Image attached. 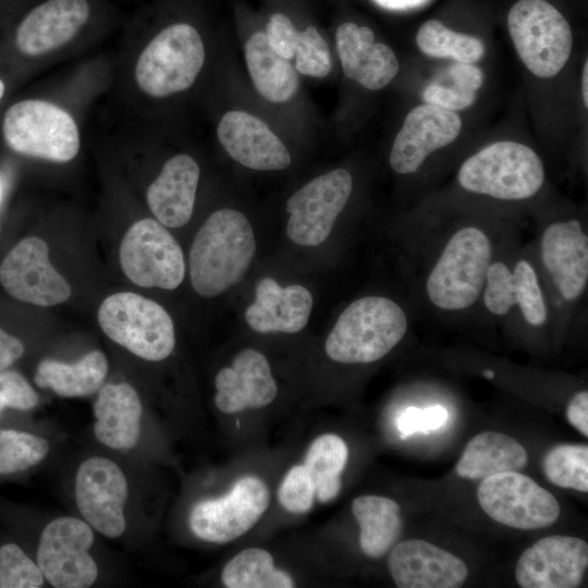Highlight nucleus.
Wrapping results in <instances>:
<instances>
[{
	"mask_svg": "<svg viewBox=\"0 0 588 588\" xmlns=\"http://www.w3.org/2000/svg\"><path fill=\"white\" fill-rule=\"evenodd\" d=\"M256 252L253 228L234 209L215 211L196 233L189 250V278L194 291L215 297L238 283Z\"/></svg>",
	"mask_w": 588,
	"mask_h": 588,
	"instance_id": "1",
	"label": "nucleus"
},
{
	"mask_svg": "<svg viewBox=\"0 0 588 588\" xmlns=\"http://www.w3.org/2000/svg\"><path fill=\"white\" fill-rule=\"evenodd\" d=\"M407 329V316L397 303L384 296H364L341 313L324 350L336 363L369 364L389 354Z\"/></svg>",
	"mask_w": 588,
	"mask_h": 588,
	"instance_id": "2",
	"label": "nucleus"
},
{
	"mask_svg": "<svg viewBox=\"0 0 588 588\" xmlns=\"http://www.w3.org/2000/svg\"><path fill=\"white\" fill-rule=\"evenodd\" d=\"M492 261L489 235L475 225L456 230L442 247L426 280L430 303L444 311L471 307L481 296Z\"/></svg>",
	"mask_w": 588,
	"mask_h": 588,
	"instance_id": "3",
	"label": "nucleus"
},
{
	"mask_svg": "<svg viewBox=\"0 0 588 588\" xmlns=\"http://www.w3.org/2000/svg\"><path fill=\"white\" fill-rule=\"evenodd\" d=\"M206 58L198 30L188 23H174L158 32L138 52L133 82L143 95L167 98L189 88Z\"/></svg>",
	"mask_w": 588,
	"mask_h": 588,
	"instance_id": "4",
	"label": "nucleus"
},
{
	"mask_svg": "<svg viewBox=\"0 0 588 588\" xmlns=\"http://www.w3.org/2000/svg\"><path fill=\"white\" fill-rule=\"evenodd\" d=\"M0 128L5 146L21 156L65 163L81 149V132L73 115L45 99L25 98L11 103Z\"/></svg>",
	"mask_w": 588,
	"mask_h": 588,
	"instance_id": "5",
	"label": "nucleus"
},
{
	"mask_svg": "<svg viewBox=\"0 0 588 588\" xmlns=\"http://www.w3.org/2000/svg\"><path fill=\"white\" fill-rule=\"evenodd\" d=\"M460 185L471 193L502 200H523L539 192L543 164L530 147L511 140L480 149L461 166Z\"/></svg>",
	"mask_w": 588,
	"mask_h": 588,
	"instance_id": "6",
	"label": "nucleus"
},
{
	"mask_svg": "<svg viewBox=\"0 0 588 588\" xmlns=\"http://www.w3.org/2000/svg\"><path fill=\"white\" fill-rule=\"evenodd\" d=\"M98 323L114 343L146 360H163L174 350L172 318L157 302L133 292L108 296L99 306Z\"/></svg>",
	"mask_w": 588,
	"mask_h": 588,
	"instance_id": "7",
	"label": "nucleus"
},
{
	"mask_svg": "<svg viewBox=\"0 0 588 588\" xmlns=\"http://www.w3.org/2000/svg\"><path fill=\"white\" fill-rule=\"evenodd\" d=\"M507 27L525 66L536 76L550 78L566 64L572 47L571 26L546 0H518L507 14Z\"/></svg>",
	"mask_w": 588,
	"mask_h": 588,
	"instance_id": "8",
	"label": "nucleus"
},
{
	"mask_svg": "<svg viewBox=\"0 0 588 588\" xmlns=\"http://www.w3.org/2000/svg\"><path fill=\"white\" fill-rule=\"evenodd\" d=\"M90 14L88 0H45L36 4L10 32L5 60L29 62L53 56L78 37Z\"/></svg>",
	"mask_w": 588,
	"mask_h": 588,
	"instance_id": "9",
	"label": "nucleus"
},
{
	"mask_svg": "<svg viewBox=\"0 0 588 588\" xmlns=\"http://www.w3.org/2000/svg\"><path fill=\"white\" fill-rule=\"evenodd\" d=\"M126 278L142 287L174 290L185 277L180 244L158 220L144 218L124 234L119 252Z\"/></svg>",
	"mask_w": 588,
	"mask_h": 588,
	"instance_id": "10",
	"label": "nucleus"
},
{
	"mask_svg": "<svg viewBox=\"0 0 588 588\" xmlns=\"http://www.w3.org/2000/svg\"><path fill=\"white\" fill-rule=\"evenodd\" d=\"M477 500L493 520L515 529H541L560 516L555 497L519 471H505L481 479Z\"/></svg>",
	"mask_w": 588,
	"mask_h": 588,
	"instance_id": "11",
	"label": "nucleus"
},
{
	"mask_svg": "<svg viewBox=\"0 0 588 588\" xmlns=\"http://www.w3.org/2000/svg\"><path fill=\"white\" fill-rule=\"evenodd\" d=\"M93 528L73 516H61L46 525L37 548V565L56 588H87L98 578V566L89 550Z\"/></svg>",
	"mask_w": 588,
	"mask_h": 588,
	"instance_id": "12",
	"label": "nucleus"
},
{
	"mask_svg": "<svg viewBox=\"0 0 588 588\" xmlns=\"http://www.w3.org/2000/svg\"><path fill=\"white\" fill-rule=\"evenodd\" d=\"M269 502L266 482L256 476H244L224 495L196 503L189 513V527L204 541L228 543L250 530Z\"/></svg>",
	"mask_w": 588,
	"mask_h": 588,
	"instance_id": "13",
	"label": "nucleus"
},
{
	"mask_svg": "<svg viewBox=\"0 0 588 588\" xmlns=\"http://www.w3.org/2000/svg\"><path fill=\"white\" fill-rule=\"evenodd\" d=\"M353 179L345 169L315 177L286 201L290 213L286 234L295 244L317 246L330 235L338 216L346 206Z\"/></svg>",
	"mask_w": 588,
	"mask_h": 588,
	"instance_id": "14",
	"label": "nucleus"
},
{
	"mask_svg": "<svg viewBox=\"0 0 588 588\" xmlns=\"http://www.w3.org/2000/svg\"><path fill=\"white\" fill-rule=\"evenodd\" d=\"M127 494L126 477L113 461L93 456L81 463L75 477V500L93 529L107 538L122 536Z\"/></svg>",
	"mask_w": 588,
	"mask_h": 588,
	"instance_id": "15",
	"label": "nucleus"
},
{
	"mask_svg": "<svg viewBox=\"0 0 588 588\" xmlns=\"http://www.w3.org/2000/svg\"><path fill=\"white\" fill-rule=\"evenodd\" d=\"M0 282L17 301L40 307L66 302L72 290L49 258L47 243L37 236L20 241L0 265Z\"/></svg>",
	"mask_w": 588,
	"mask_h": 588,
	"instance_id": "16",
	"label": "nucleus"
},
{
	"mask_svg": "<svg viewBox=\"0 0 588 588\" xmlns=\"http://www.w3.org/2000/svg\"><path fill=\"white\" fill-rule=\"evenodd\" d=\"M588 566L587 542L577 537L549 536L517 560L515 579L523 588L578 587Z\"/></svg>",
	"mask_w": 588,
	"mask_h": 588,
	"instance_id": "17",
	"label": "nucleus"
},
{
	"mask_svg": "<svg viewBox=\"0 0 588 588\" xmlns=\"http://www.w3.org/2000/svg\"><path fill=\"white\" fill-rule=\"evenodd\" d=\"M481 295L485 307L494 316H505L516 307L532 327H541L548 321L549 308L538 273L525 258L512 265L492 260Z\"/></svg>",
	"mask_w": 588,
	"mask_h": 588,
	"instance_id": "18",
	"label": "nucleus"
},
{
	"mask_svg": "<svg viewBox=\"0 0 588 588\" xmlns=\"http://www.w3.org/2000/svg\"><path fill=\"white\" fill-rule=\"evenodd\" d=\"M461 130L462 120L455 111L429 103L413 108L393 142L391 168L400 174L416 172L431 152L453 143Z\"/></svg>",
	"mask_w": 588,
	"mask_h": 588,
	"instance_id": "19",
	"label": "nucleus"
},
{
	"mask_svg": "<svg viewBox=\"0 0 588 588\" xmlns=\"http://www.w3.org/2000/svg\"><path fill=\"white\" fill-rule=\"evenodd\" d=\"M540 258L562 299L576 302L588 282V235L576 219L554 221L540 238Z\"/></svg>",
	"mask_w": 588,
	"mask_h": 588,
	"instance_id": "20",
	"label": "nucleus"
},
{
	"mask_svg": "<svg viewBox=\"0 0 588 588\" xmlns=\"http://www.w3.org/2000/svg\"><path fill=\"white\" fill-rule=\"evenodd\" d=\"M388 567L399 588H457L468 576L463 560L422 539L397 543L389 555Z\"/></svg>",
	"mask_w": 588,
	"mask_h": 588,
	"instance_id": "21",
	"label": "nucleus"
},
{
	"mask_svg": "<svg viewBox=\"0 0 588 588\" xmlns=\"http://www.w3.org/2000/svg\"><path fill=\"white\" fill-rule=\"evenodd\" d=\"M219 142L238 163L253 170H283L291 156L281 139L261 119L240 110L226 112L217 127Z\"/></svg>",
	"mask_w": 588,
	"mask_h": 588,
	"instance_id": "22",
	"label": "nucleus"
},
{
	"mask_svg": "<svg viewBox=\"0 0 588 588\" xmlns=\"http://www.w3.org/2000/svg\"><path fill=\"white\" fill-rule=\"evenodd\" d=\"M215 385L216 406L224 414L267 406L278 393L268 359L254 348L241 351L230 367L220 369Z\"/></svg>",
	"mask_w": 588,
	"mask_h": 588,
	"instance_id": "23",
	"label": "nucleus"
},
{
	"mask_svg": "<svg viewBox=\"0 0 588 588\" xmlns=\"http://www.w3.org/2000/svg\"><path fill=\"white\" fill-rule=\"evenodd\" d=\"M335 44L344 75L367 89L383 88L399 72L393 50L376 41L367 26L353 22L341 24L335 32Z\"/></svg>",
	"mask_w": 588,
	"mask_h": 588,
	"instance_id": "24",
	"label": "nucleus"
},
{
	"mask_svg": "<svg viewBox=\"0 0 588 588\" xmlns=\"http://www.w3.org/2000/svg\"><path fill=\"white\" fill-rule=\"evenodd\" d=\"M311 309L313 296L305 286L283 287L266 277L256 284L255 301L246 308L245 320L259 333H296L307 324Z\"/></svg>",
	"mask_w": 588,
	"mask_h": 588,
	"instance_id": "25",
	"label": "nucleus"
},
{
	"mask_svg": "<svg viewBox=\"0 0 588 588\" xmlns=\"http://www.w3.org/2000/svg\"><path fill=\"white\" fill-rule=\"evenodd\" d=\"M200 170L186 154L168 159L149 184L146 200L151 213L167 228L185 225L194 210Z\"/></svg>",
	"mask_w": 588,
	"mask_h": 588,
	"instance_id": "26",
	"label": "nucleus"
},
{
	"mask_svg": "<svg viewBox=\"0 0 588 588\" xmlns=\"http://www.w3.org/2000/svg\"><path fill=\"white\" fill-rule=\"evenodd\" d=\"M143 406L138 393L128 383L100 387L94 403V433L112 450H130L140 437Z\"/></svg>",
	"mask_w": 588,
	"mask_h": 588,
	"instance_id": "27",
	"label": "nucleus"
},
{
	"mask_svg": "<svg viewBox=\"0 0 588 588\" xmlns=\"http://www.w3.org/2000/svg\"><path fill=\"white\" fill-rule=\"evenodd\" d=\"M527 462L525 448L515 439L485 431L467 443L455 471L462 478L481 480L500 473L522 470Z\"/></svg>",
	"mask_w": 588,
	"mask_h": 588,
	"instance_id": "28",
	"label": "nucleus"
},
{
	"mask_svg": "<svg viewBox=\"0 0 588 588\" xmlns=\"http://www.w3.org/2000/svg\"><path fill=\"white\" fill-rule=\"evenodd\" d=\"M245 61L254 86L266 100L281 103L296 94V70L271 48L264 32H257L247 39Z\"/></svg>",
	"mask_w": 588,
	"mask_h": 588,
	"instance_id": "29",
	"label": "nucleus"
},
{
	"mask_svg": "<svg viewBox=\"0 0 588 588\" xmlns=\"http://www.w3.org/2000/svg\"><path fill=\"white\" fill-rule=\"evenodd\" d=\"M108 360L100 351L87 353L73 364L56 359L41 360L35 372V383L62 397L89 395L100 389L108 373Z\"/></svg>",
	"mask_w": 588,
	"mask_h": 588,
	"instance_id": "30",
	"label": "nucleus"
},
{
	"mask_svg": "<svg viewBox=\"0 0 588 588\" xmlns=\"http://www.w3.org/2000/svg\"><path fill=\"white\" fill-rule=\"evenodd\" d=\"M352 513L359 525V544L372 559L384 555L402 531L400 505L381 495H360L352 503Z\"/></svg>",
	"mask_w": 588,
	"mask_h": 588,
	"instance_id": "31",
	"label": "nucleus"
},
{
	"mask_svg": "<svg viewBox=\"0 0 588 588\" xmlns=\"http://www.w3.org/2000/svg\"><path fill=\"white\" fill-rule=\"evenodd\" d=\"M348 460L345 441L333 433L316 438L309 445L304 466L309 471L316 488V499L329 503L341 492V474Z\"/></svg>",
	"mask_w": 588,
	"mask_h": 588,
	"instance_id": "32",
	"label": "nucleus"
},
{
	"mask_svg": "<svg viewBox=\"0 0 588 588\" xmlns=\"http://www.w3.org/2000/svg\"><path fill=\"white\" fill-rule=\"evenodd\" d=\"M221 580L228 588H292L290 574L275 568L272 555L261 548H248L223 567Z\"/></svg>",
	"mask_w": 588,
	"mask_h": 588,
	"instance_id": "33",
	"label": "nucleus"
},
{
	"mask_svg": "<svg viewBox=\"0 0 588 588\" xmlns=\"http://www.w3.org/2000/svg\"><path fill=\"white\" fill-rule=\"evenodd\" d=\"M416 44L427 56L450 58L462 63H475L485 53V46L479 38L454 32L438 20L421 24L416 34Z\"/></svg>",
	"mask_w": 588,
	"mask_h": 588,
	"instance_id": "34",
	"label": "nucleus"
},
{
	"mask_svg": "<svg viewBox=\"0 0 588 588\" xmlns=\"http://www.w3.org/2000/svg\"><path fill=\"white\" fill-rule=\"evenodd\" d=\"M547 479L554 486L588 491V446L560 444L552 448L542 462Z\"/></svg>",
	"mask_w": 588,
	"mask_h": 588,
	"instance_id": "35",
	"label": "nucleus"
},
{
	"mask_svg": "<svg viewBox=\"0 0 588 588\" xmlns=\"http://www.w3.org/2000/svg\"><path fill=\"white\" fill-rule=\"evenodd\" d=\"M49 452L46 439L13 429L0 430V474L25 470L39 464Z\"/></svg>",
	"mask_w": 588,
	"mask_h": 588,
	"instance_id": "36",
	"label": "nucleus"
},
{
	"mask_svg": "<svg viewBox=\"0 0 588 588\" xmlns=\"http://www.w3.org/2000/svg\"><path fill=\"white\" fill-rule=\"evenodd\" d=\"M44 580L38 565L17 544L0 548V588H38Z\"/></svg>",
	"mask_w": 588,
	"mask_h": 588,
	"instance_id": "37",
	"label": "nucleus"
},
{
	"mask_svg": "<svg viewBox=\"0 0 588 588\" xmlns=\"http://www.w3.org/2000/svg\"><path fill=\"white\" fill-rule=\"evenodd\" d=\"M294 57L295 69L301 74L321 78L331 72L328 44L313 25L298 33Z\"/></svg>",
	"mask_w": 588,
	"mask_h": 588,
	"instance_id": "38",
	"label": "nucleus"
},
{
	"mask_svg": "<svg viewBox=\"0 0 588 588\" xmlns=\"http://www.w3.org/2000/svg\"><path fill=\"white\" fill-rule=\"evenodd\" d=\"M278 499L281 505L294 514H304L311 510L316 499L314 480L307 468L301 464L295 465L282 479Z\"/></svg>",
	"mask_w": 588,
	"mask_h": 588,
	"instance_id": "39",
	"label": "nucleus"
},
{
	"mask_svg": "<svg viewBox=\"0 0 588 588\" xmlns=\"http://www.w3.org/2000/svg\"><path fill=\"white\" fill-rule=\"evenodd\" d=\"M38 403V394L20 372L7 369L0 371V413L8 407L29 411Z\"/></svg>",
	"mask_w": 588,
	"mask_h": 588,
	"instance_id": "40",
	"label": "nucleus"
},
{
	"mask_svg": "<svg viewBox=\"0 0 588 588\" xmlns=\"http://www.w3.org/2000/svg\"><path fill=\"white\" fill-rule=\"evenodd\" d=\"M448 419V412L441 405H434L425 409L416 407L406 408L397 420V428L402 438L415 432H428L441 428Z\"/></svg>",
	"mask_w": 588,
	"mask_h": 588,
	"instance_id": "41",
	"label": "nucleus"
},
{
	"mask_svg": "<svg viewBox=\"0 0 588 588\" xmlns=\"http://www.w3.org/2000/svg\"><path fill=\"white\" fill-rule=\"evenodd\" d=\"M476 97V90L462 87L455 83L451 86L431 83L422 93L425 103L450 111L463 110L470 107L475 102Z\"/></svg>",
	"mask_w": 588,
	"mask_h": 588,
	"instance_id": "42",
	"label": "nucleus"
},
{
	"mask_svg": "<svg viewBox=\"0 0 588 588\" xmlns=\"http://www.w3.org/2000/svg\"><path fill=\"white\" fill-rule=\"evenodd\" d=\"M298 33L286 15L273 13L267 23L265 34L271 48L290 60L295 54Z\"/></svg>",
	"mask_w": 588,
	"mask_h": 588,
	"instance_id": "43",
	"label": "nucleus"
},
{
	"mask_svg": "<svg viewBox=\"0 0 588 588\" xmlns=\"http://www.w3.org/2000/svg\"><path fill=\"white\" fill-rule=\"evenodd\" d=\"M448 74L453 83L476 91L483 82L482 71L473 63L455 62L449 66Z\"/></svg>",
	"mask_w": 588,
	"mask_h": 588,
	"instance_id": "44",
	"label": "nucleus"
},
{
	"mask_svg": "<svg viewBox=\"0 0 588 588\" xmlns=\"http://www.w3.org/2000/svg\"><path fill=\"white\" fill-rule=\"evenodd\" d=\"M566 418L583 436L588 437V392L576 393L567 404Z\"/></svg>",
	"mask_w": 588,
	"mask_h": 588,
	"instance_id": "45",
	"label": "nucleus"
},
{
	"mask_svg": "<svg viewBox=\"0 0 588 588\" xmlns=\"http://www.w3.org/2000/svg\"><path fill=\"white\" fill-rule=\"evenodd\" d=\"M23 354V343L14 335L0 329V371L10 367Z\"/></svg>",
	"mask_w": 588,
	"mask_h": 588,
	"instance_id": "46",
	"label": "nucleus"
},
{
	"mask_svg": "<svg viewBox=\"0 0 588 588\" xmlns=\"http://www.w3.org/2000/svg\"><path fill=\"white\" fill-rule=\"evenodd\" d=\"M379 5L390 10H406L418 7L426 0H375Z\"/></svg>",
	"mask_w": 588,
	"mask_h": 588,
	"instance_id": "47",
	"label": "nucleus"
},
{
	"mask_svg": "<svg viewBox=\"0 0 588 588\" xmlns=\"http://www.w3.org/2000/svg\"><path fill=\"white\" fill-rule=\"evenodd\" d=\"M588 62L586 61L583 68V75H581V93H583V101L584 106L588 107Z\"/></svg>",
	"mask_w": 588,
	"mask_h": 588,
	"instance_id": "48",
	"label": "nucleus"
},
{
	"mask_svg": "<svg viewBox=\"0 0 588 588\" xmlns=\"http://www.w3.org/2000/svg\"><path fill=\"white\" fill-rule=\"evenodd\" d=\"M7 91H8L7 79L2 75H0V102L5 97Z\"/></svg>",
	"mask_w": 588,
	"mask_h": 588,
	"instance_id": "49",
	"label": "nucleus"
},
{
	"mask_svg": "<svg viewBox=\"0 0 588 588\" xmlns=\"http://www.w3.org/2000/svg\"><path fill=\"white\" fill-rule=\"evenodd\" d=\"M4 181L0 175V205L2 204L3 197H4Z\"/></svg>",
	"mask_w": 588,
	"mask_h": 588,
	"instance_id": "50",
	"label": "nucleus"
},
{
	"mask_svg": "<svg viewBox=\"0 0 588 588\" xmlns=\"http://www.w3.org/2000/svg\"><path fill=\"white\" fill-rule=\"evenodd\" d=\"M1 1V0H0Z\"/></svg>",
	"mask_w": 588,
	"mask_h": 588,
	"instance_id": "51",
	"label": "nucleus"
}]
</instances>
